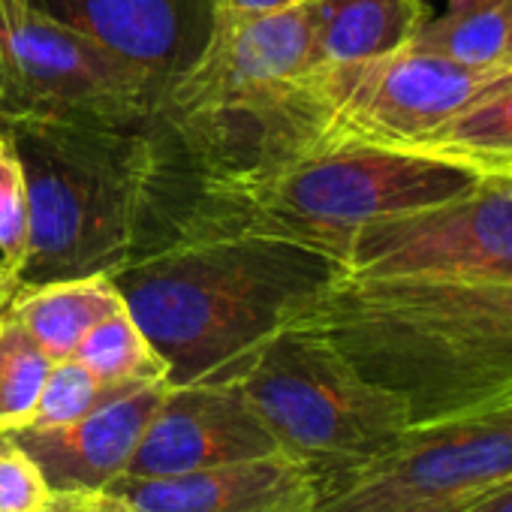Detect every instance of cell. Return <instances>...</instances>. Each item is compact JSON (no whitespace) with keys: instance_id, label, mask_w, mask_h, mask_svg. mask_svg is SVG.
Here are the masks:
<instances>
[{"instance_id":"cell-1","label":"cell","mask_w":512,"mask_h":512,"mask_svg":"<svg viewBox=\"0 0 512 512\" xmlns=\"http://www.w3.org/2000/svg\"><path fill=\"white\" fill-rule=\"evenodd\" d=\"M281 329L332 344L413 425L512 404V281L341 272Z\"/></svg>"},{"instance_id":"cell-2","label":"cell","mask_w":512,"mask_h":512,"mask_svg":"<svg viewBox=\"0 0 512 512\" xmlns=\"http://www.w3.org/2000/svg\"><path fill=\"white\" fill-rule=\"evenodd\" d=\"M341 266L290 238L187 232L139 247L109 278L166 362V383L235 380L287 314Z\"/></svg>"},{"instance_id":"cell-3","label":"cell","mask_w":512,"mask_h":512,"mask_svg":"<svg viewBox=\"0 0 512 512\" xmlns=\"http://www.w3.org/2000/svg\"><path fill=\"white\" fill-rule=\"evenodd\" d=\"M25 166L31 250L19 287L112 275L148 220L163 139L142 124L7 121Z\"/></svg>"},{"instance_id":"cell-4","label":"cell","mask_w":512,"mask_h":512,"mask_svg":"<svg viewBox=\"0 0 512 512\" xmlns=\"http://www.w3.org/2000/svg\"><path fill=\"white\" fill-rule=\"evenodd\" d=\"M232 383L284 452L317 467L320 494L413 425L395 392L362 377L332 344L308 332L281 329Z\"/></svg>"},{"instance_id":"cell-5","label":"cell","mask_w":512,"mask_h":512,"mask_svg":"<svg viewBox=\"0 0 512 512\" xmlns=\"http://www.w3.org/2000/svg\"><path fill=\"white\" fill-rule=\"evenodd\" d=\"M163 91L34 0H0V124H142L157 115Z\"/></svg>"},{"instance_id":"cell-6","label":"cell","mask_w":512,"mask_h":512,"mask_svg":"<svg viewBox=\"0 0 512 512\" xmlns=\"http://www.w3.org/2000/svg\"><path fill=\"white\" fill-rule=\"evenodd\" d=\"M512 479V404L410 425L335 476L317 512H461Z\"/></svg>"},{"instance_id":"cell-7","label":"cell","mask_w":512,"mask_h":512,"mask_svg":"<svg viewBox=\"0 0 512 512\" xmlns=\"http://www.w3.org/2000/svg\"><path fill=\"white\" fill-rule=\"evenodd\" d=\"M323 97L317 145L362 142L410 151L440 124L512 85V64L473 67L413 46L356 67L308 70Z\"/></svg>"},{"instance_id":"cell-8","label":"cell","mask_w":512,"mask_h":512,"mask_svg":"<svg viewBox=\"0 0 512 512\" xmlns=\"http://www.w3.org/2000/svg\"><path fill=\"white\" fill-rule=\"evenodd\" d=\"M344 272L512 281V172L482 175L446 205L353 232Z\"/></svg>"},{"instance_id":"cell-9","label":"cell","mask_w":512,"mask_h":512,"mask_svg":"<svg viewBox=\"0 0 512 512\" xmlns=\"http://www.w3.org/2000/svg\"><path fill=\"white\" fill-rule=\"evenodd\" d=\"M314 4L238 16L211 10V31L193 64L175 76L157 106L160 118L223 109H260L284 100L311 70Z\"/></svg>"},{"instance_id":"cell-10","label":"cell","mask_w":512,"mask_h":512,"mask_svg":"<svg viewBox=\"0 0 512 512\" xmlns=\"http://www.w3.org/2000/svg\"><path fill=\"white\" fill-rule=\"evenodd\" d=\"M281 452L232 380L169 386L124 476H181Z\"/></svg>"},{"instance_id":"cell-11","label":"cell","mask_w":512,"mask_h":512,"mask_svg":"<svg viewBox=\"0 0 512 512\" xmlns=\"http://www.w3.org/2000/svg\"><path fill=\"white\" fill-rule=\"evenodd\" d=\"M103 491L139 512H317L320 473L281 449L181 476H118Z\"/></svg>"},{"instance_id":"cell-12","label":"cell","mask_w":512,"mask_h":512,"mask_svg":"<svg viewBox=\"0 0 512 512\" xmlns=\"http://www.w3.org/2000/svg\"><path fill=\"white\" fill-rule=\"evenodd\" d=\"M34 4L88 43L148 73L163 88L193 64L211 31V0H34Z\"/></svg>"},{"instance_id":"cell-13","label":"cell","mask_w":512,"mask_h":512,"mask_svg":"<svg viewBox=\"0 0 512 512\" xmlns=\"http://www.w3.org/2000/svg\"><path fill=\"white\" fill-rule=\"evenodd\" d=\"M169 383H145L61 428H13L52 491H103L124 476Z\"/></svg>"},{"instance_id":"cell-14","label":"cell","mask_w":512,"mask_h":512,"mask_svg":"<svg viewBox=\"0 0 512 512\" xmlns=\"http://www.w3.org/2000/svg\"><path fill=\"white\" fill-rule=\"evenodd\" d=\"M314 67H356L386 58L416 37L431 16L422 0H311Z\"/></svg>"},{"instance_id":"cell-15","label":"cell","mask_w":512,"mask_h":512,"mask_svg":"<svg viewBox=\"0 0 512 512\" xmlns=\"http://www.w3.org/2000/svg\"><path fill=\"white\" fill-rule=\"evenodd\" d=\"M121 308L124 296L118 293L115 281L109 275H88L40 287H19L7 311L25 323L52 362H64L76 356L82 338L103 317Z\"/></svg>"},{"instance_id":"cell-16","label":"cell","mask_w":512,"mask_h":512,"mask_svg":"<svg viewBox=\"0 0 512 512\" xmlns=\"http://www.w3.org/2000/svg\"><path fill=\"white\" fill-rule=\"evenodd\" d=\"M410 151L467 166L479 175L512 172V85L485 94Z\"/></svg>"},{"instance_id":"cell-17","label":"cell","mask_w":512,"mask_h":512,"mask_svg":"<svg viewBox=\"0 0 512 512\" xmlns=\"http://www.w3.org/2000/svg\"><path fill=\"white\" fill-rule=\"evenodd\" d=\"M509 22L512 0H449V10L428 16L410 46L473 67L509 64Z\"/></svg>"},{"instance_id":"cell-18","label":"cell","mask_w":512,"mask_h":512,"mask_svg":"<svg viewBox=\"0 0 512 512\" xmlns=\"http://www.w3.org/2000/svg\"><path fill=\"white\" fill-rule=\"evenodd\" d=\"M97 380L112 386H139L166 380V362L151 347L127 305L103 317L79 344L76 356Z\"/></svg>"},{"instance_id":"cell-19","label":"cell","mask_w":512,"mask_h":512,"mask_svg":"<svg viewBox=\"0 0 512 512\" xmlns=\"http://www.w3.org/2000/svg\"><path fill=\"white\" fill-rule=\"evenodd\" d=\"M52 365L55 362L22 320L10 311L0 314V431H13L28 422Z\"/></svg>"},{"instance_id":"cell-20","label":"cell","mask_w":512,"mask_h":512,"mask_svg":"<svg viewBox=\"0 0 512 512\" xmlns=\"http://www.w3.org/2000/svg\"><path fill=\"white\" fill-rule=\"evenodd\" d=\"M145 386V383H139ZM139 386H112L97 380L79 359H64L55 362L43 392L37 398L34 413L28 416V422L22 428H61V425H73L79 419H85L88 413H94L97 407L109 404L112 398H121Z\"/></svg>"},{"instance_id":"cell-21","label":"cell","mask_w":512,"mask_h":512,"mask_svg":"<svg viewBox=\"0 0 512 512\" xmlns=\"http://www.w3.org/2000/svg\"><path fill=\"white\" fill-rule=\"evenodd\" d=\"M31 250V202L22 157L0 127V263L19 281Z\"/></svg>"},{"instance_id":"cell-22","label":"cell","mask_w":512,"mask_h":512,"mask_svg":"<svg viewBox=\"0 0 512 512\" xmlns=\"http://www.w3.org/2000/svg\"><path fill=\"white\" fill-rule=\"evenodd\" d=\"M49 494L37 461L10 431H0V512H34Z\"/></svg>"},{"instance_id":"cell-23","label":"cell","mask_w":512,"mask_h":512,"mask_svg":"<svg viewBox=\"0 0 512 512\" xmlns=\"http://www.w3.org/2000/svg\"><path fill=\"white\" fill-rule=\"evenodd\" d=\"M100 491H52L34 512H91Z\"/></svg>"},{"instance_id":"cell-24","label":"cell","mask_w":512,"mask_h":512,"mask_svg":"<svg viewBox=\"0 0 512 512\" xmlns=\"http://www.w3.org/2000/svg\"><path fill=\"white\" fill-rule=\"evenodd\" d=\"M293 0H211V10H226L238 16H256V13H275L290 7Z\"/></svg>"},{"instance_id":"cell-25","label":"cell","mask_w":512,"mask_h":512,"mask_svg":"<svg viewBox=\"0 0 512 512\" xmlns=\"http://www.w3.org/2000/svg\"><path fill=\"white\" fill-rule=\"evenodd\" d=\"M461 512H512V479H506L503 485H497Z\"/></svg>"},{"instance_id":"cell-26","label":"cell","mask_w":512,"mask_h":512,"mask_svg":"<svg viewBox=\"0 0 512 512\" xmlns=\"http://www.w3.org/2000/svg\"><path fill=\"white\" fill-rule=\"evenodd\" d=\"M16 293H19V281L7 272L4 263H0V314H4V311L13 305Z\"/></svg>"},{"instance_id":"cell-27","label":"cell","mask_w":512,"mask_h":512,"mask_svg":"<svg viewBox=\"0 0 512 512\" xmlns=\"http://www.w3.org/2000/svg\"><path fill=\"white\" fill-rule=\"evenodd\" d=\"M91 512H139V509H133L127 500H121V497H115V494L100 491V494H97V503H94V509H91Z\"/></svg>"},{"instance_id":"cell-28","label":"cell","mask_w":512,"mask_h":512,"mask_svg":"<svg viewBox=\"0 0 512 512\" xmlns=\"http://www.w3.org/2000/svg\"><path fill=\"white\" fill-rule=\"evenodd\" d=\"M506 61L512 64V22H509V43H506Z\"/></svg>"},{"instance_id":"cell-29","label":"cell","mask_w":512,"mask_h":512,"mask_svg":"<svg viewBox=\"0 0 512 512\" xmlns=\"http://www.w3.org/2000/svg\"><path fill=\"white\" fill-rule=\"evenodd\" d=\"M293 4H305V0H293Z\"/></svg>"},{"instance_id":"cell-30","label":"cell","mask_w":512,"mask_h":512,"mask_svg":"<svg viewBox=\"0 0 512 512\" xmlns=\"http://www.w3.org/2000/svg\"><path fill=\"white\" fill-rule=\"evenodd\" d=\"M422 4H428V7H431V0H422Z\"/></svg>"}]
</instances>
